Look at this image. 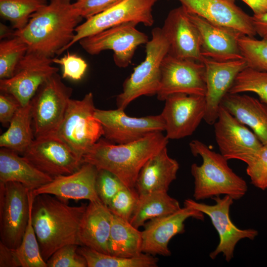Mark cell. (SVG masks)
<instances>
[{
  "mask_svg": "<svg viewBox=\"0 0 267 267\" xmlns=\"http://www.w3.org/2000/svg\"><path fill=\"white\" fill-rule=\"evenodd\" d=\"M82 19L71 0H50L22 29L15 30L14 36L24 42L28 51L53 58L64 51Z\"/></svg>",
  "mask_w": 267,
  "mask_h": 267,
  "instance_id": "cell-1",
  "label": "cell"
},
{
  "mask_svg": "<svg viewBox=\"0 0 267 267\" xmlns=\"http://www.w3.org/2000/svg\"><path fill=\"white\" fill-rule=\"evenodd\" d=\"M87 205H69L66 201L48 194L35 196L32 222L43 259L46 262L61 247L81 246L79 231Z\"/></svg>",
  "mask_w": 267,
  "mask_h": 267,
  "instance_id": "cell-2",
  "label": "cell"
},
{
  "mask_svg": "<svg viewBox=\"0 0 267 267\" xmlns=\"http://www.w3.org/2000/svg\"><path fill=\"white\" fill-rule=\"evenodd\" d=\"M168 141L161 132L126 144H115L100 138L84 155L83 162L98 170L113 173L125 186L136 191V181L141 169L151 157L167 146Z\"/></svg>",
  "mask_w": 267,
  "mask_h": 267,
  "instance_id": "cell-3",
  "label": "cell"
},
{
  "mask_svg": "<svg viewBox=\"0 0 267 267\" xmlns=\"http://www.w3.org/2000/svg\"><path fill=\"white\" fill-rule=\"evenodd\" d=\"M189 147L194 156H200L202 164L193 163L191 173L194 180L193 197L201 200L228 195L234 200L242 198L248 190L246 181L229 167L227 160L198 140H193Z\"/></svg>",
  "mask_w": 267,
  "mask_h": 267,
  "instance_id": "cell-4",
  "label": "cell"
},
{
  "mask_svg": "<svg viewBox=\"0 0 267 267\" xmlns=\"http://www.w3.org/2000/svg\"><path fill=\"white\" fill-rule=\"evenodd\" d=\"M169 48V42L162 28H153L151 39L145 44L144 60L125 80L123 90L116 97L118 108L125 110L139 96L157 94L161 84L162 63Z\"/></svg>",
  "mask_w": 267,
  "mask_h": 267,
  "instance_id": "cell-5",
  "label": "cell"
},
{
  "mask_svg": "<svg viewBox=\"0 0 267 267\" xmlns=\"http://www.w3.org/2000/svg\"><path fill=\"white\" fill-rule=\"evenodd\" d=\"M95 109L91 92L81 100L71 99L61 123L53 133L82 161L103 134L101 124L94 117Z\"/></svg>",
  "mask_w": 267,
  "mask_h": 267,
  "instance_id": "cell-6",
  "label": "cell"
},
{
  "mask_svg": "<svg viewBox=\"0 0 267 267\" xmlns=\"http://www.w3.org/2000/svg\"><path fill=\"white\" fill-rule=\"evenodd\" d=\"M72 91L57 72L39 87L31 101L35 138L56 131L64 118Z\"/></svg>",
  "mask_w": 267,
  "mask_h": 267,
  "instance_id": "cell-7",
  "label": "cell"
},
{
  "mask_svg": "<svg viewBox=\"0 0 267 267\" xmlns=\"http://www.w3.org/2000/svg\"><path fill=\"white\" fill-rule=\"evenodd\" d=\"M35 196L19 182H0V241L10 248L22 242Z\"/></svg>",
  "mask_w": 267,
  "mask_h": 267,
  "instance_id": "cell-8",
  "label": "cell"
},
{
  "mask_svg": "<svg viewBox=\"0 0 267 267\" xmlns=\"http://www.w3.org/2000/svg\"><path fill=\"white\" fill-rule=\"evenodd\" d=\"M159 0H121L79 25L75 29L73 40L66 47L64 51L81 39L115 26L134 23L152 26L154 23L153 7Z\"/></svg>",
  "mask_w": 267,
  "mask_h": 267,
  "instance_id": "cell-9",
  "label": "cell"
},
{
  "mask_svg": "<svg viewBox=\"0 0 267 267\" xmlns=\"http://www.w3.org/2000/svg\"><path fill=\"white\" fill-rule=\"evenodd\" d=\"M212 199L215 204L212 205L186 199L184 201V206L198 210L210 218L219 234V243L210 253L209 257L214 260L222 253L225 261L229 262L234 257L238 242L245 238L254 240L258 232L251 228L240 229L233 223L229 216L230 208L234 200L231 197L224 195L223 198L217 196Z\"/></svg>",
  "mask_w": 267,
  "mask_h": 267,
  "instance_id": "cell-10",
  "label": "cell"
},
{
  "mask_svg": "<svg viewBox=\"0 0 267 267\" xmlns=\"http://www.w3.org/2000/svg\"><path fill=\"white\" fill-rule=\"evenodd\" d=\"M137 25L127 23L115 26L84 38L79 43L90 55L112 50L116 65L126 68L130 64L137 47L149 41L148 36L136 28Z\"/></svg>",
  "mask_w": 267,
  "mask_h": 267,
  "instance_id": "cell-11",
  "label": "cell"
},
{
  "mask_svg": "<svg viewBox=\"0 0 267 267\" xmlns=\"http://www.w3.org/2000/svg\"><path fill=\"white\" fill-rule=\"evenodd\" d=\"M214 126L220 153L227 160H239L247 165L263 145L253 132L222 105Z\"/></svg>",
  "mask_w": 267,
  "mask_h": 267,
  "instance_id": "cell-12",
  "label": "cell"
},
{
  "mask_svg": "<svg viewBox=\"0 0 267 267\" xmlns=\"http://www.w3.org/2000/svg\"><path fill=\"white\" fill-rule=\"evenodd\" d=\"M206 91L205 68L202 62L166 55L161 65L158 99L164 101L178 93L205 96Z\"/></svg>",
  "mask_w": 267,
  "mask_h": 267,
  "instance_id": "cell-13",
  "label": "cell"
},
{
  "mask_svg": "<svg viewBox=\"0 0 267 267\" xmlns=\"http://www.w3.org/2000/svg\"><path fill=\"white\" fill-rule=\"evenodd\" d=\"M94 117L101 124L105 139L115 144H126L138 140L148 134L165 131L161 114L142 117L129 116L124 109H96Z\"/></svg>",
  "mask_w": 267,
  "mask_h": 267,
  "instance_id": "cell-14",
  "label": "cell"
},
{
  "mask_svg": "<svg viewBox=\"0 0 267 267\" xmlns=\"http://www.w3.org/2000/svg\"><path fill=\"white\" fill-rule=\"evenodd\" d=\"M52 58L27 51L14 75L0 80V91L15 97L22 106L29 104L39 87L59 69L52 65Z\"/></svg>",
  "mask_w": 267,
  "mask_h": 267,
  "instance_id": "cell-15",
  "label": "cell"
},
{
  "mask_svg": "<svg viewBox=\"0 0 267 267\" xmlns=\"http://www.w3.org/2000/svg\"><path fill=\"white\" fill-rule=\"evenodd\" d=\"M162 113L166 136L178 139L193 134L204 118L206 111L205 96L178 93L164 100Z\"/></svg>",
  "mask_w": 267,
  "mask_h": 267,
  "instance_id": "cell-16",
  "label": "cell"
},
{
  "mask_svg": "<svg viewBox=\"0 0 267 267\" xmlns=\"http://www.w3.org/2000/svg\"><path fill=\"white\" fill-rule=\"evenodd\" d=\"M23 155L38 170L52 178L73 173L83 164L53 134L34 138Z\"/></svg>",
  "mask_w": 267,
  "mask_h": 267,
  "instance_id": "cell-17",
  "label": "cell"
},
{
  "mask_svg": "<svg viewBox=\"0 0 267 267\" xmlns=\"http://www.w3.org/2000/svg\"><path fill=\"white\" fill-rule=\"evenodd\" d=\"M190 218L203 221L204 214L184 206L172 214L147 221L141 231L142 252L153 256H170L169 242L176 235L185 231L184 222Z\"/></svg>",
  "mask_w": 267,
  "mask_h": 267,
  "instance_id": "cell-18",
  "label": "cell"
},
{
  "mask_svg": "<svg viewBox=\"0 0 267 267\" xmlns=\"http://www.w3.org/2000/svg\"><path fill=\"white\" fill-rule=\"evenodd\" d=\"M202 62L205 68L206 111L204 120L210 125L216 122L219 108L236 76L247 67L244 59L219 61L204 57Z\"/></svg>",
  "mask_w": 267,
  "mask_h": 267,
  "instance_id": "cell-19",
  "label": "cell"
},
{
  "mask_svg": "<svg viewBox=\"0 0 267 267\" xmlns=\"http://www.w3.org/2000/svg\"><path fill=\"white\" fill-rule=\"evenodd\" d=\"M161 28L170 44L169 54L202 62L199 33L184 7L172 9Z\"/></svg>",
  "mask_w": 267,
  "mask_h": 267,
  "instance_id": "cell-20",
  "label": "cell"
},
{
  "mask_svg": "<svg viewBox=\"0 0 267 267\" xmlns=\"http://www.w3.org/2000/svg\"><path fill=\"white\" fill-rule=\"evenodd\" d=\"M186 10L216 25L254 37L252 16L226 0H178Z\"/></svg>",
  "mask_w": 267,
  "mask_h": 267,
  "instance_id": "cell-21",
  "label": "cell"
},
{
  "mask_svg": "<svg viewBox=\"0 0 267 267\" xmlns=\"http://www.w3.org/2000/svg\"><path fill=\"white\" fill-rule=\"evenodd\" d=\"M97 173L95 166L84 163L75 172L54 177L50 182L33 191L35 196L48 194L65 201L72 199L101 202L96 188Z\"/></svg>",
  "mask_w": 267,
  "mask_h": 267,
  "instance_id": "cell-22",
  "label": "cell"
},
{
  "mask_svg": "<svg viewBox=\"0 0 267 267\" xmlns=\"http://www.w3.org/2000/svg\"><path fill=\"white\" fill-rule=\"evenodd\" d=\"M188 13L199 33L203 57L219 61L243 59L238 44V38L242 34L212 23L189 11Z\"/></svg>",
  "mask_w": 267,
  "mask_h": 267,
  "instance_id": "cell-23",
  "label": "cell"
},
{
  "mask_svg": "<svg viewBox=\"0 0 267 267\" xmlns=\"http://www.w3.org/2000/svg\"><path fill=\"white\" fill-rule=\"evenodd\" d=\"M113 214L101 202H90L82 218L79 231L81 245L109 254Z\"/></svg>",
  "mask_w": 267,
  "mask_h": 267,
  "instance_id": "cell-24",
  "label": "cell"
},
{
  "mask_svg": "<svg viewBox=\"0 0 267 267\" xmlns=\"http://www.w3.org/2000/svg\"><path fill=\"white\" fill-rule=\"evenodd\" d=\"M178 162L168 153L167 146L151 157L141 169L135 184L139 195L156 191L168 192L177 178Z\"/></svg>",
  "mask_w": 267,
  "mask_h": 267,
  "instance_id": "cell-25",
  "label": "cell"
},
{
  "mask_svg": "<svg viewBox=\"0 0 267 267\" xmlns=\"http://www.w3.org/2000/svg\"><path fill=\"white\" fill-rule=\"evenodd\" d=\"M221 105L239 122L249 127L263 144H267V105L241 93H227Z\"/></svg>",
  "mask_w": 267,
  "mask_h": 267,
  "instance_id": "cell-26",
  "label": "cell"
},
{
  "mask_svg": "<svg viewBox=\"0 0 267 267\" xmlns=\"http://www.w3.org/2000/svg\"><path fill=\"white\" fill-rule=\"evenodd\" d=\"M53 178L44 173L24 156L5 148L0 150V182H19L34 190L52 181Z\"/></svg>",
  "mask_w": 267,
  "mask_h": 267,
  "instance_id": "cell-27",
  "label": "cell"
},
{
  "mask_svg": "<svg viewBox=\"0 0 267 267\" xmlns=\"http://www.w3.org/2000/svg\"><path fill=\"white\" fill-rule=\"evenodd\" d=\"M141 231L129 221L113 215L109 239V254L120 257H138L142 251Z\"/></svg>",
  "mask_w": 267,
  "mask_h": 267,
  "instance_id": "cell-28",
  "label": "cell"
},
{
  "mask_svg": "<svg viewBox=\"0 0 267 267\" xmlns=\"http://www.w3.org/2000/svg\"><path fill=\"white\" fill-rule=\"evenodd\" d=\"M180 208L179 202L170 196L168 192L156 191L140 195L130 222L139 228L150 220L172 214Z\"/></svg>",
  "mask_w": 267,
  "mask_h": 267,
  "instance_id": "cell-29",
  "label": "cell"
},
{
  "mask_svg": "<svg viewBox=\"0 0 267 267\" xmlns=\"http://www.w3.org/2000/svg\"><path fill=\"white\" fill-rule=\"evenodd\" d=\"M9 124L0 136V146L23 154L35 138L31 102L18 109Z\"/></svg>",
  "mask_w": 267,
  "mask_h": 267,
  "instance_id": "cell-30",
  "label": "cell"
},
{
  "mask_svg": "<svg viewBox=\"0 0 267 267\" xmlns=\"http://www.w3.org/2000/svg\"><path fill=\"white\" fill-rule=\"evenodd\" d=\"M78 253L86 260L88 267H156L158 259L148 254L132 258L120 257L82 246Z\"/></svg>",
  "mask_w": 267,
  "mask_h": 267,
  "instance_id": "cell-31",
  "label": "cell"
},
{
  "mask_svg": "<svg viewBox=\"0 0 267 267\" xmlns=\"http://www.w3.org/2000/svg\"><path fill=\"white\" fill-rule=\"evenodd\" d=\"M48 0H0V15L15 30L22 29L32 15L48 3Z\"/></svg>",
  "mask_w": 267,
  "mask_h": 267,
  "instance_id": "cell-32",
  "label": "cell"
},
{
  "mask_svg": "<svg viewBox=\"0 0 267 267\" xmlns=\"http://www.w3.org/2000/svg\"><path fill=\"white\" fill-rule=\"evenodd\" d=\"M252 92L267 105V72L247 67L236 76L228 93L231 94Z\"/></svg>",
  "mask_w": 267,
  "mask_h": 267,
  "instance_id": "cell-33",
  "label": "cell"
},
{
  "mask_svg": "<svg viewBox=\"0 0 267 267\" xmlns=\"http://www.w3.org/2000/svg\"><path fill=\"white\" fill-rule=\"evenodd\" d=\"M28 51L27 44L19 37L1 40L0 42V80L12 77L20 62Z\"/></svg>",
  "mask_w": 267,
  "mask_h": 267,
  "instance_id": "cell-34",
  "label": "cell"
},
{
  "mask_svg": "<svg viewBox=\"0 0 267 267\" xmlns=\"http://www.w3.org/2000/svg\"><path fill=\"white\" fill-rule=\"evenodd\" d=\"M34 202V201H33ZM33 205L20 245L15 249L21 267H47L43 259L32 222Z\"/></svg>",
  "mask_w": 267,
  "mask_h": 267,
  "instance_id": "cell-35",
  "label": "cell"
},
{
  "mask_svg": "<svg viewBox=\"0 0 267 267\" xmlns=\"http://www.w3.org/2000/svg\"><path fill=\"white\" fill-rule=\"evenodd\" d=\"M238 44L248 67L267 72V38L258 40L254 37L241 35L238 38Z\"/></svg>",
  "mask_w": 267,
  "mask_h": 267,
  "instance_id": "cell-36",
  "label": "cell"
},
{
  "mask_svg": "<svg viewBox=\"0 0 267 267\" xmlns=\"http://www.w3.org/2000/svg\"><path fill=\"white\" fill-rule=\"evenodd\" d=\"M139 195L136 191L124 186L113 197L108 208L112 214L130 222L135 210Z\"/></svg>",
  "mask_w": 267,
  "mask_h": 267,
  "instance_id": "cell-37",
  "label": "cell"
},
{
  "mask_svg": "<svg viewBox=\"0 0 267 267\" xmlns=\"http://www.w3.org/2000/svg\"><path fill=\"white\" fill-rule=\"evenodd\" d=\"M79 246L68 244L58 249L46 262L47 267H88L85 259L78 253Z\"/></svg>",
  "mask_w": 267,
  "mask_h": 267,
  "instance_id": "cell-38",
  "label": "cell"
},
{
  "mask_svg": "<svg viewBox=\"0 0 267 267\" xmlns=\"http://www.w3.org/2000/svg\"><path fill=\"white\" fill-rule=\"evenodd\" d=\"M125 185L113 173L105 170H98L96 181L97 194L105 206L110 203L113 197Z\"/></svg>",
  "mask_w": 267,
  "mask_h": 267,
  "instance_id": "cell-39",
  "label": "cell"
},
{
  "mask_svg": "<svg viewBox=\"0 0 267 267\" xmlns=\"http://www.w3.org/2000/svg\"><path fill=\"white\" fill-rule=\"evenodd\" d=\"M246 173L255 187L263 190L267 189V144H263L254 159L247 164Z\"/></svg>",
  "mask_w": 267,
  "mask_h": 267,
  "instance_id": "cell-40",
  "label": "cell"
},
{
  "mask_svg": "<svg viewBox=\"0 0 267 267\" xmlns=\"http://www.w3.org/2000/svg\"><path fill=\"white\" fill-rule=\"evenodd\" d=\"M52 62L62 66L63 78L75 81L81 80L88 68V64L83 58L69 52L60 58H53Z\"/></svg>",
  "mask_w": 267,
  "mask_h": 267,
  "instance_id": "cell-41",
  "label": "cell"
},
{
  "mask_svg": "<svg viewBox=\"0 0 267 267\" xmlns=\"http://www.w3.org/2000/svg\"><path fill=\"white\" fill-rule=\"evenodd\" d=\"M121 0H80L73 3L83 18L87 19L113 6Z\"/></svg>",
  "mask_w": 267,
  "mask_h": 267,
  "instance_id": "cell-42",
  "label": "cell"
},
{
  "mask_svg": "<svg viewBox=\"0 0 267 267\" xmlns=\"http://www.w3.org/2000/svg\"><path fill=\"white\" fill-rule=\"evenodd\" d=\"M21 106L19 102L12 95L0 91V122L3 126L10 123Z\"/></svg>",
  "mask_w": 267,
  "mask_h": 267,
  "instance_id": "cell-43",
  "label": "cell"
},
{
  "mask_svg": "<svg viewBox=\"0 0 267 267\" xmlns=\"http://www.w3.org/2000/svg\"><path fill=\"white\" fill-rule=\"evenodd\" d=\"M0 267H21L14 249L0 241Z\"/></svg>",
  "mask_w": 267,
  "mask_h": 267,
  "instance_id": "cell-44",
  "label": "cell"
},
{
  "mask_svg": "<svg viewBox=\"0 0 267 267\" xmlns=\"http://www.w3.org/2000/svg\"><path fill=\"white\" fill-rule=\"evenodd\" d=\"M253 23L257 34L262 38H267V12L259 15H253Z\"/></svg>",
  "mask_w": 267,
  "mask_h": 267,
  "instance_id": "cell-45",
  "label": "cell"
},
{
  "mask_svg": "<svg viewBox=\"0 0 267 267\" xmlns=\"http://www.w3.org/2000/svg\"><path fill=\"white\" fill-rule=\"evenodd\" d=\"M252 10L254 15H259L267 12V0H242Z\"/></svg>",
  "mask_w": 267,
  "mask_h": 267,
  "instance_id": "cell-46",
  "label": "cell"
},
{
  "mask_svg": "<svg viewBox=\"0 0 267 267\" xmlns=\"http://www.w3.org/2000/svg\"><path fill=\"white\" fill-rule=\"evenodd\" d=\"M0 39L4 40L11 38L14 37V33L15 30H11L9 27L6 25H4L3 23H0Z\"/></svg>",
  "mask_w": 267,
  "mask_h": 267,
  "instance_id": "cell-47",
  "label": "cell"
},
{
  "mask_svg": "<svg viewBox=\"0 0 267 267\" xmlns=\"http://www.w3.org/2000/svg\"><path fill=\"white\" fill-rule=\"evenodd\" d=\"M230 2H232V3H234V1L235 0H226Z\"/></svg>",
  "mask_w": 267,
  "mask_h": 267,
  "instance_id": "cell-48",
  "label": "cell"
},
{
  "mask_svg": "<svg viewBox=\"0 0 267 267\" xmlns=\"http://www.w3.org/2000/svg\"><path fill=\"white\" fill-rule=\"evenodd\" d=\"M76 0V1H79V0Z\"/></svg>",
  "mask_w": 267,
  "mask_h": 267,
  "instance_id": "cell-49",
  "label": "cell"
}]
</instances>
